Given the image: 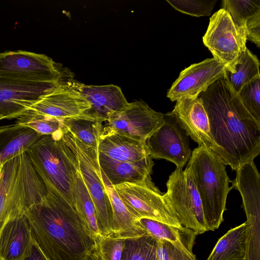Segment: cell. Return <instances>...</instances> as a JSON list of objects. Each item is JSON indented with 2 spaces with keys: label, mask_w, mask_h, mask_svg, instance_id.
<instances>
[{
  "label": "cell",
  "mask_w": 260,
  "mask_h": 260,
  "mask_svg": "<svg viewBox=\"0 0 260 260\" xmlns=\"http://www.w3.org/2000/svg\"><path fill=\"white\" fill-rule=\"evenodd\" d=\"M221 6L246 39L248 30L260 26V0H223Z\"/></svg>",
  "instance_id": "cell-25"
},
{
  "label": "cell",
  "mask_w": 260,
  "mask_h": 260,
  "mask_svg": "<svg viewBox=\"0 0 260 260\" xmlns=\"http://www.w3.org/2000/svg\"><path fill=\"white\" fill-rule=\"evenodd\" d=\"M157 240L146 234L124 240L121 260H156Z\"/></svg>",
  "instance_id": "cell-30"
},
{
  "label": "cell",
  "mask_w": 260,
  "mask_h": 260,
  "mask_svg": "<svg viewBox=\"0 0 260 260\" xmlns=\"http://www.w3.org/2000/svg\"><path fill=\"white\" fill-rule=\"evenodd\" d=\"M206 260H260V217L247 218L218 239Z\"/></svg>",
  "instance_id": "cell-13"
},
{
  "label": "cell",
  "mask_w": 260,
  "mask_h": 260,
  "mask_svg": "<svg viewBox=\"0 0 260 260\" xmlns=\"http://www.w3.org/2000/svg\"><path fill=\"white\" fill-rule=\"evenodd\" d=\"M156 260H159L158 258H157V257H156Z\"/></svg>",
  "instance_id": "cell-39"
},
{
  "label": "cell",
  "mask_w": 260,
  "mask_h": 260,
  "mask_svg": "<svg viewBox=\"0 0 260 260\" xmlns=\"http://www.w3.org/2000/svg\"><path fill=\"white\" fill-rule=\"evenodd\" d=\"M34 242L24 214L11 219L0 233V260H23Z\"/></svg>",
  "instance_id": "cell-19"
},
{
  "label": "cell",
  "mask_w": 260,
  "mask_h": 260,
  "mask_svg": "<svg viewBox=\"0 0 260 260\" xmlns=\"http://www.w3.org/2000/svg\"><path fill=\"white\" fill-rule=\"evenodd\" d=\"M138 221L146 233L157 241L167 240L186 252L193 254L192 249L198 235L193 230L146 218H140Z\"/></svg>",
  "instance_id": "cell-24"
},
{
  "label": "cell",
  "mask_w": 260,
  "mask_h": 260,
  "mask_svg": "<svg viewBox=\"0 0 260 260\" xmlns=\"http://www.w3.org/2000/svg\"><path fill=\"white\" fill-rule=\"evenodd\" d=\"M36 171L48 187L74 207L77 155L63 139L43 135L25 151Z\"/></svg>",
  "instance_id": "cell-4"
},
{
  "label": "cell",
  "mask_w": 260,
  "mask_h": 260,
  "mask_svg": "<svg viewBox=\"0 0 260 260\" xmlns=\"http://www.w3.org/2000/svg\"><path fill=\"white\" fill-rule=\"evenodd\" d=\"M81 260H99L94 249L89 252Z\"/></svg>",
  "instance_id": "cell-36"
},
{
  "label": "cell",
  "mask_w": 260,
  "mask_h": 260,
  "mask_svg": "<svg viewBox=\"0 0 260 260\" xmlns=\"http://www.w3.org/2000/svg\"><path fill=\"white\" fill-rule=\"evenodd\" d=\"M2 119H2V117L0 116V120Z\"/></svg>",
  "instance_id": "cell-38"
},
{
  "label": "cell",
  "mask_w": 260,
  "mask_h": 260,
  "mask_svg": "<svg viewBox=\"0 0 260 260\" xmlns=\"http://www.w3.org/2000/svg\"><path fill=\"white\" fill-rule=\"evenodd\" d=\"M98 122L99 140L119 135L146 142L164 124V114L153 110L143 101H137L128 103L121 110Z\"/></svg>",
  "instance_id": "cell-9"
},
{
  "label": "cell",
  "mask_w": 260,
  "mask_h": 260,
  "mask_svg": "<svg viewBox=\"0 0 260 260\" xmlns=\"http://www.w3.org/2000/svg\"><path fill=\"white\" fill-rule=\"evenodd\" d=\"M177 11L192 16H209L217 1L167 0Z\"/></svg>",
  "instance_id": "cell-33"
},
{
  "label": "cell",
  "mask_w": 260,
  "mask_h": 260,
  "mask_svg": "<svg viewBox=\"0 0 260 260\" xmlns=\"http://www.w3.org/2000/svg\"><path fill=\"white\" fill-rule=\"evenodd\" d=\"M68 83L89 104L90 107L85 115L98 121L108 118L128 104L121 88L117 85H87L75 81Z\"/></svg>",
  "instance_id": "cell-18"
},
{
  "label": "cell",
  "mask_w": 260,
  "mask_h": 260,
  "mask_svg": "<svg viewBox=\"0 0 260 260\" xmlns=\"http://www.w3.org/2000/svg\"><path fill=\"white\" fill-rule=\"evenodd\" d=\"M172 112L181 126L199 146L206 148L228 165L225 152L212 138L208 117L200 98L177 101Z\"/></svg>",
  "instance_id": "cell-15"
},
{
  "label": "cell",
  "mask_w": 260,
  "mask_h": 260,
  "mask_svg": "<svg viewBox=\"0 0 260 260\" xmlns=\"http://www.w3.org/2000/svg\"><path fill=\"white\" fill-rule=\"evenodd\" d=\"M98 151L113 160L129 162L150 156L146 142L119 135L100 139Z\"/></svg>",
  "instance_id": "cell-22"
},
{
  "label": "cell",
  "mask_w": 260,
  "mask_h": 260,
  "mask_svg": "<svg viewBox=\"0 0 260 260\" xmlns=\"http://www.w3.org/2000/svg\"><path fill=\"white\" fill-rule=\"evenodd\" d=\"M47 188L25 152L2 164L0 172V233L12 218L24 214Z\"/></svg>",
  "instance_id": "cell-3"
},
{
  "label": "cell",
  "mask_w": 260,
  "mask_h": 260,
  "mask_svg": "<svg viewBox=\"0 0 260 260\" xmlns=\"http://www.w3.org/2000/svg\"><path fill=\"white\" fill-rule=\"evenodd\" d=\"M88 102L69 83H61L53 92L43 96L29 109L44 114L63 119L85 115L90 108Z\"/></svg>",
  "instance_id": "cell-17"
},
{
  "label": "cell",
  "mask_w": 260,
  "mask_h": 260,
  "mask_svg": "<svg viewBox=\"0 0 260 260\" xmlns=\"http://www.w3.org/2000/svg\"><path fill=\"white\" fill-rule=\"evenodd\" d=\"M2 164L0 162V172H1V167H2Z\"/></svg>",
  "instance_id": "cell-37"
},
{
  "label": "cell",
  "mask_w": 260,
  "mask_h": 260,
  "mask_svg": "<svg viewBox=\"0 0 260 260\" xmlns=\"http://www.w3.org/2000/svg\"><path fill=\"white\" fill-rule=\"evenodd\" d=\"M102 179L108 194L113 212L112 236L126 239L146 234L138 220L126 208L113 186L101 170Z\"/></svg>",
  "instance_id": "cell-21"
},
{
  "label": "cell",
  "mask_w": 260,
  "mask_h": 260,
  "mask_svg": "<svg viewBox=\"0 0 260 260\" xmlns=\"http://www.w3.org/2000/svg\"><path fill=\"white\" fill-rule=\"evenodd\" d=\"M16 123L30 128L42 136L61 138L69 131L62 119L39 114L28 109L16 118Z\"/></svg>",
  "instance_id": "cell-27"
},
{
  "label": "cell",
  "mask_w": 260,
  "mask_h": 260,
  "mask_svg": "<svg viewBox=\"0 0 260 260\" xmlns=\"http://www.w3.org/2000/svg\"><path fill=\"white\" fill-rule=\"evenodd\" d=\"M32 129L15 123L0 127V162L25 152L41 137Z\"/></svg>",
  "instance_id": "cell-23"
},
{
  "label": "cell",
  "mask_w": 260,
  "mask_h": 260,
  "mask_svg": "<svg viewBox=\"0 0 260 260\" xmlns=\"http://www.w3.org/2000/svg\"><path fill=\"white\" fill-rule=\"evenodd\" d=\"M259 67L257 57L247 48L244 56L235 66L234 72L232 73L227 70L223 77L232 90L238 94L245 85L260 77Z\"/></svg>",
  "instance_id": "cell-28"
},
{
  "label": "cell",
  "mask_w": 260,
  "mask_h": 260,
  "mask_svg": "<svg viewBox=\"0 0 260 260\" xmlns=\"http://www.w3.org/2000/svg\"><path fill=\"white\" fill-rule=\"evenodd\" d=\"M124 240L101 236L94 241V250L99 260H121Z\"/></svg>",
  "instance_id": "cell-32"
},
{
  "label": "cell",
  "mask_w": 260,
  "mask_h": 260,
  "mask_svg": "<svg viewBox=\"0 0 260 260\" xmlns=\"http://www.w3.org/2000/svg\"><path fill=\"white\" fill-rule=\"evenodd\" d=\"M237 94L246 110L260 123V77L245 85Z\"/></svg>",
  "instance_id": "cell-31"
},
{
  "label": "cell",
  "mask_w": 260,
  "mask_h": 260,
  "mask_svg": "<svg viewBox=\"0 0 260 260\" xmlns=\"http://www.w3.org/2000/svg\"><path fill=\"white\" fill-rule=\"evenodd\" d=\"M69 132L84 144L98 148L99 130L98 122L86 115L62 119Z\"/></svg>",
  "instance_id": "cell-29"
},
{
  "label": "cell",
  "mask_w": 260,
  "mask_h": 260,
  "mask_svg": "<svg viewBox=\"0 0 260 260\" xmlns=\"http://www.w3.org/2000/svg\"><path fill=\"white\" fill-rule=\"evenodd\" d=\"M101 170L114 186L124 183H138L151 178L154 162L151 156L135 162L113 160L98 151Z\"/></svg>",
  "instance_id": "cell-20"
},
{
  "label": "cell",
  "mask_w": 260,
  "mask_h": 260,
  "mask_svg": "<svg viewBox=\"0 0 260 260\" xmlns=\"http://www.w3.org/2000/svg\"><path fill=\"white\" fill-rule=\"evenodd\" d=\"M74 208L90 237L94 241L102 236L98 226L95 209L78 169L74 189Z\"/></svg>",
  "instance_id": "cell-26"
},
{
  "label": "cell",
  "mask_w": 260,
  "mask_h": 260,
  "mask_svg": "<svg viewBox=\"0 0 260 260\" xmlns=\"http://www.w3.org/2000/svg\"><path fill=\"white\" fill-rule=\"evenodd\" d=\"M23 260H50L34 239L33 245Z\"/></svg>",
  "instance_id": "cell-35"
},
{
  "label": "cell",
  "mask_w": 260,
  "mask_h": 260,
  "mask_svg": "<svg viewBox=\"0 0 260 260\" xmlns=\"http://www.w3.org/2000/svg\"><path fill=\"white\" fill-rule=\"evenodd\" d=\"M56 64L45 54L22 50L0 53V76L3 77L58 83L62 74Z\"/></svg>",
  "instance_id": "cell-11"
},
{
  "label": "cell",
  "mask_w": 260,
  "mask_h": 260,
  "mask_svg": "<svg viewBox=\"0 0 260 260\" xmlns=\"http://www.w3.org/2000/svg\"><path fill=\"white\" fill-rule=\"evenodd\" d=\"M167 187L165 194L180 223L197 235L208 231L189 168L186 166L184 170L176 168L170 175Z\"/></svg>",
  "instance_id": "cell-8"
},
{
  "label": "cell",
  "mask_w": 260,
  "mask_h": 260,
  "mask_svg": "<svg viewBox=\"0 0 260 260\" xmlns=\"http://www.w3.org/2000/svg\"><path fill=\"white\" fill-rule=\"evenodd\" d=\"M207 114L212 138L225 152L232 170L260 154V123L243 106L222 77L198 96Z\"/></svg>",
  "instance_id": "cell-1"
},
{
  "label": "cell",
  "mask_w": 260,
  "mask_h": 260,
  "mask_svg": "<svg viewBox=\"0 0 260 260\" xmlns=\"http://www.w3.org/2000/svg\"><path fill=\"white\" fill-rule=\"evenodd\" d=\"M157 257L159 260H196L190 254L165 240L157 241Z\"/></svg>",
  "instance_id": "cell-34"
},
{
  "label": "cell",
  "mask_w": 260,
  "mask_h": 260,
  "mask_svg": "<svg viewBox=\"0 0 260 260\" xmlns=\"http://www.w3.org/2000/svg\"><path fill=\"white\" fill-rule=\"evenodd\" d=\"M113 187L126 208L138 219L146 218L182 226L165 193L155 186L151 178L141 183H124Z\"/></svg>",
  "instance_id": "cell-7"
},
{
  "label": "cell",
  "mask_w": 260,
  "mask_h": 260,
  "mask_svg": "<svg viewBox=\"0 0 260 260\" xmlns=\"http://www.w3.org/2000/svg\"><path fill=\"white\" fill-rule=\"evenodd\" d=\"M200 196L208 231H214L223 220L231 180L225 165L206 148L198 146L191 152L187 164Z\"/></svg>",
  "instance_id": "cell-5"
},
{
  "label": "cell",
  "mask_w": 260,
  "mask_h": 260,
  "mask_svg": "<svg viewBox=\"0 0 260 260\" xmlns=\"http://www.w3.org/2000/svg\"><path fill=\"white\" fill-rule=\"evenodd\" d=\"M246 41L237 31L230 14L222 8L210 17L203 37L213 58L232 73L245 54Z\"/></svg>",
  "instance_id": "cell-10"
},
{
  "label": "cell",
  "mask_w": 260,
  "mask_h": 260,
  "mask_svg": "<svg viewBox=\"0 0 260 260\" xmlns=\"http://www.w3.org/2000/svg\"><path fill=\"white\" fill-rule=\"evenodd\" d=\"M62 138L77 155L79 170L93 203L101 235L112 236V208L102 179L98 148L84 144L69 132Z\"/></svg>",
  "instance_id": "cell-6"
},
{
  "label": "cell",
  "mask_w": 260,
  "mask_h": 260,
  "mask_svg": "<svg viewBox=\"0 0 260 260\" xmlns=\"http://www.w3.org/2000/svg\"><path fill=\"white\" fill-rule=\"evenodd\" d=\"M164 124L146 140L152 158L165 159L183 169L191 154L189 136L171 111L164 114Z\"/></svg>",
  "instance_id": "cell-12"
},
{
  "label": "cell",
  "mask_w": 260,
  "mask_h": 260,
  "mask_svg": "<svg viewBox=\"0 0 260 260\" xmlns=\"http://www.w3.org/2000/svg\"><path fill=\"white\" fill-rule=\"evenodd\" d=\"M24 215L33 237L50 260H81L94 249L75 208L51 189Z\"/></svg>",
  "instance_id": "cell-2"
},
{
  "label": "cell",
  "mask_w": 260,
  "mask_h": 260,
  "mask_svg": "<svg viewBox=\"0 0 260 260\" xmlns=\"http://www.w3.org/2000/svg\"><path fill=\"white\" fill-rule=\"evenodd\" d=\"M226 67L215 58L194 63L180 72L167 92L172 101L197 98L217 80L224 77Z\"/></svg>",
  "instance_id": "cell-16"
},
{
  "label": "cell",
  "mask_w": 260,
  "mask_h": 260,
  "mask_svg": "<svg viewBox=\"0 0 260 260\" xmlns=\"http://www.w3.org/2000/svg\"><path fill=\"white\" fill-rule=\"evenodd\" d=\"M61 82L27 81L0 76V116L16 118L43 96L55 90Z\"/></svg>",
  "instance_id": "cell-14"
}]
</instances>
